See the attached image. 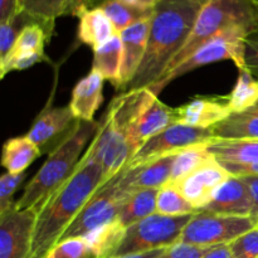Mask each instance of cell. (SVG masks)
<instances>
[{"label": "cell", "instance_id": "obj_5", "mask_svg": "<svg viewBox=\"0 0 258 258\" xmlns=\"http://www.w3.org/2000/svg\"><path fill=\"white\" fill-rule=\"evenodd\" d=\"M249 34L251 32L243 29V28H233V29L226 30L221 34L216 35L208 42L204 43L201 48H198L180 64L176 66L173 71L164 75L155 85L148 88H150L158 96L175 78L191 72L197 68L203 67V66L226 59L233 60L238 71L247 70L244 53H246V39Z\"/></svg>", "mask_w": 258, "mask_h": 258}, {"label": "cell", "instance_id": "obj_28", "mask_svg": "<svg viewBox=\"0 0 258 258\" xmlns=\"http://www.w3.org/2000/svg\"><path fill=\"white\" fill-rule=\"evenodd\" d=\"M98 8L105 12L117 34L139 20L151 17L154 13V10L150 12V10L139 9L126 3L125 0H103Z\"/></svg>", "mask_w": 258, "mask_h": 258}, {"label": "cell", "instance_id": "obj_41", "mask_svg": "<svg viewBox=\"0 0 258 258\" xmlns=\"http://www.w3.org/2000/svg\"><path fill=\"white\" fill-rule=\"evenodd\" d=\"M18 15V0H0V24Z\"/></svg>", "mask_w": 258, "mask_h": 258}, {"label": "cell", "instance_id": "obj_29", "mask_svg": "<svg viewBox=\"0 0 258 258\" xmlns=\"http://www.w3.org/2000/svg\"><path fill=\"white\" fill-rule=\"evenodd\" d=\"M208 144L204 145L191 146V148L184 149L180 153L176 154L175 160L173 164V171L169 184H175L186 175L193 173L194 170L203 166L204 164L214 160L213 155L208 151L207 148Z\"/></svg>", "mask_w": 258, "mask_h": 258}, {"label": "cell", "instance_id": "obj_37", "mask_svg": "<svg viewBox=\"0 0 258 258\" xmlns=\"http://www.w3.org/2000/svg\"><path fill=\"white\" fill-rule=\"evenodd\" d=\"M213 247H199L179 242L169 247L159 258H202Z\"/></svg>", "mask_w": 258, "mask_h": 258}, {"label": "cell", "instance_id": "obj_25", "mask_svg": "<svg viewBox=\"0 0 258 258\" xmlns=\"http://www.w3.org/2000/svg\"><path fill=\"white\" fill-rule=\"evenodd\" d=\"M126 228L116 219L83 236L93 258H112L120 246Z\"/></svg>", "mask_w": 258, "mask_h": 258}, {"label": "cell", "instance_id": "obj_15", "mask_svg": "<svg viewBox=\"0 0 258 258\" xmlns=\"http://www.w3.org/2000/svg\"><path fill=\"white\" fill-rule=\"evenodd\" d=\"M231 113L226 96H198L175 108L176 122L201 128L214 127Z\"/></svg>", "mask_w": 258, "mask_h": 258}, {"label": "cell", "instance_id": "obj_16", "mask_svg": "<svg viewBox=\"0 0 258 258\" xmlns=\"http://www.w3.org/2000/svg\"><path fill=\"white\" fill-rule=\"evenodd\" d=\"M151 17L139 20L135 24L130 25L118 34L121 37V40H122L123 47L121 90H127L128 85L133 82L141 62H143L146 48H148Z\"/></svg>", "mask_w": 258, "mask_h": 258}, {"label": "cell", "instance_id": "obj_3", "mask_svg": "<svg viewBox=\"0 0 258 258\" xmlns=\"http://www.w3.org/2000/svg\"><path fill=\"white\" fill-rule=\"evenodd\" d=\"M100 122L77 120L72 133L50 151L38 173L27 184L22 197L15 202L19 209H38L71 178L87 144L93 140Z\"/></svg>", "mask_w": 258, "mask_h": 258}, {"label": "cell", "instance_id": "obj_1", "mask_svg": "<svg viewBox=\"0 0 258 258\" xmlns=\"http://www.w3.org/2000/svg\"><path fill=\"white\" fill-rule=\"evenodd\" d=\"M102 184L101 165L83 155L71 178L38 209L30 258H45Z\"/></svg>", "mask_w": 258, "mask_h": 258}, {"label": "cell", "instance_id": "obj_43", "mask_svg": "<svg viewBox=\"0 0 258 258\" xmlns=\"http://www.w3.org/2000/svg\"><path fill=\"white\" fill-rule=\"evenodd\" d=\"M202 258H233L232 257L231 249L228 244H221V246H214L211 251L207 252Z\"/></svg>", "mask_w": 258, "mask_h": 258}, {"label": "cell", "instance_id": "obj_17", "mask_svg": "<svg viewBox=\"0 0 258 258\" xmlns=\"http://www.w3.org/2000/svg\"><path fill=\"white\" fill-rule=\"evenodd\" d=\"M252 197L246 181L241 176H231L214 193L203 211L226 216H252ZM202 211V209H201Z\"/></svg>", "mask_w": 258, "mask_h": 258}, {"label": "cell", "instance_id": "obj_9", "mask_svg": "<svg viewBox=\"0 0 258 258\" xmlns=\"http://www.w3.org/2000/svg\"><path fill=\"white\" fill-rule=\"evenodd\" d=\"M130 194L120 188L117 174L115 178L98 188V190L78 213L75 221L66 229L60 241L83 237L103 224L116 221Z\"/></svg>", "mask_w": 258, "mask_h": 258}, {"label": "cell", "instance_id": "obj_27", "mask_svg": "<svg viewBox=\"0 0 258 258\" xmlns=\"http://www.w3.org/2000/svg\"><path fill=\"white\" fill-rule=\"evenodd\" d=\"M226 98L232 113L254 107L258 103V80L248 70L239 71L236 85Z\"/></svg>", "mask_w": 258, "mask_h": 258}, {"label": "cell", "instance_id": "obj_6", "mask_svg": "<svg viewBox=\"0 0 258 258\" xmlns=\"http://www.w3.org/2000/svg\"><path fill=\"white\" fill-rule=\"evenodd\" d=\"M193 216L171 217L155 213L127 227L113 257L168 248L179 243L184 228Z\"/></svg>", "mask_w": 258, "mask_h": 258}, {"label": "cell", "instance_id": "obj_4", "mask_svg": "<svg viewBox=\"0 0 258 258\" xmlns=\"http://www.w3.org/2000/svg\"><path fill=\"white\" fill-rule=\"evenodd\" d=\"M257 25L258 3L253 0H208L202 7L188 40L164 75L173 71L216 35L233 28H243L252 33Z\"/></svg>", "mask_w": 258, "mask_h": 258}, {"label": "cell", "instance_id": "obj_18", "mask_svg": "<svg viewBox=\"0 0 258 258\" xmlns=\"http://www.w3.org/2000/svg\"><path fill=\"white\" fill-rule=\"evenodd\" d=\"M103 82L105 78L95 71L78 81L68 105L76 120L95 121V113L103 101Z\"/></svg>", "mask_w": 258, "mask_h": 258}, {"label": "cell", "instance_id": "obj_12", "mask_svg": "<svg viewBox=\"0 0 258 258\" xmlns=\"http://www.w3.org/2000/svg\"><path fill=\"white\" fill-rule=\"evenodd\" d=\"M231 176L214 159L171 185L175 186L194 208L201 211L208 206L217 189Z\"/></svg>", "mask_w": 258, "mask_h": 258}, {"label": "cell", "instance_id": "obj_44", "mask_svg": "<svg viewBox=\"0 0 258 258\" xmlns=\"http://www.w3.org/2000/svg\"><path fill=\"white\" fill-rule=\"evenodd\" d=\"M169 248V247H168ZM168 248H159V249H151V251L146 252H139V253H131L125 254V256L113 257V258H159Z\"/></svg>", "mask_w": 258, "mask_h": 258}, {"label": "cell", "instance_id": "obj_24", "mask_svg": "<svg viewBox=\"0 0 258 258\" xmlns=\"http://www.w3.org/2000/svg\"><path fill=\"white\" fill-rule=\"evenodd\" d=\"M216 139H251L258 140V106L233 112L212 127Z\"/></svg>", "mask_w": 258, "mask_h": 258}, {"label": "cell", "instance_id": "obj_46", "mask_svg": "<svg viewBox=\"0 0 258 258\" xmlns=\"http://www.w3.org/2000/svg\"><path fill=\"white\" fill-rule=\"evenodd\" d=\"M194 2L199 3V4H201V5H204L207 2H208V0H194Z\"/></svg>", "mask_w": 258, "mask_h": 258}, {"label": "cell", "instance_id": "obj_47", "mask_svg": "<svg viewBox=\"0 0 258 258\" xmlns=\"http://www.w3.org/2000/svg\"><path fill=\"white\" fill-rule=\"evenodd\" d=\"M253 2H256V3H258V0H253Z\"/></svg>", "mask_w": 258, "mask_h": 258}, {"label": "cell", "instance_id": "obj_48", "mask_svg": "<svg viewBox=\"0 0 258 258\" xmlns=\"http://www.w3.org/2000/svg\"><path fill=\"white\" fill-rule=\"evenodd\" d=\"M257 106H258V103H257Z\"/></svg>", "mask_w": 258, "mask_h": 258}, {"label": "cell", "instance_id": "obj_34", "mask_svg": "<svg viewBox=\"0 0 258 258\" xmlns=\"http://www.w3.org/2000/svg\"><path fill=\"white\" fill-rule=\"evenodd\" d=\"M233 258H258V227L228 244Z\"/></svg>", "mask_w": 258, "mask_h": 258}, {"label": "cell", "instance_id": "obj_32", "mask_svg": "<svg viewBox=\"0 0 258 258\" xmlns=\"http://www.w3.org/2000/svg\"><path fill=\"white\" fill-rule=\"evenodd\" d=\"M45 258H93L88 244L82 237L59 241Z\"/></svg>", "mask_w": 258, "mask_h": 258}, {"label": "cell", "instance_id": "obj_42", "mask_svg": "<svg viewBox=\"0 0 258 258\" xmlns=\"http://www.w3.org/2000/svg\"><path fill=\"white\" fill-rule=\"evenodd\" d=\"M241 178H243V180L246 181L249 193H251L252 203H253L252 216L258 218V176H241Z\"/></svg>", "mask_w": 258, "mask_h": 258}, {"label": "cell", "instance_id": "obj_10", "mask_svg": "<svg viewBox=\"0 0 258 258\" xmlns=\"http://www.w3.org/2000/svg\"><path fill=\"white\" fill-rule=\"evenodd\" d=\"M216 140L212 128L193 127L184 123H174L160 134L149 139L133 158L128 166H136L160 156L176 154L184 149L204 145Z\"/></svg>", "mask_w": 258, "mask_h": 258}, {"label": "cell", "instance_id": "obj_13", "mask_svg": "<svg viewBox=\"0 0 258 258\" xmlns=\"http://www.w3.org/2000/svg\"><path fill=\"white\" fill-rule=\"evenodd\" d=\"M76 117L70 106L45 108L39 113L27 136L43 153L53 151L75 127Z\"/></svg>", "mask_w": 258, "mask_h": 258}, {"label": "cell", "instance_id": "obj_26", "mask_svg": "<svg viewBox=\"0 0 258 258\" xmlns=\"http://www.w3.org/2000/svg\"><path fill=\"white\" fill-rule=\"evenodd\" d=\"M159 189H144L131 193L126 199L117 221L125 228L156 213V198Z\"/></svg>", "mask_w": 258, "mask_h": 258}, {"label": "cell", "instance_id": "obj_35", "mask_svg": "<svg viewBox=\"0 0 258 258\" xmlns=\"http://www.w3.org/2000/svg\"><path fill=\"white\" fill-rule=\"evenodd\" d=\"M25 173L13 174V173H4L0 178V213L9 209L13 204L15 203L13 201L15 191L20 186V184L24 181Z\"/></svg>", "mask_w": 258, "mask_h": 258}, {"label": "cell", "instance_id": "obj_8", "mask_svg": "<svg viewBox=\"0 0 258 258\" xmlns=\"http://www.w3.org/2000/svg\"><path fill=\"white\" fill-rule=\"evenodd\" d=\"M138 150L127 134L106 111L95 138L83 155L100 164L105 184L127 168Z\"/></svg>", "mask_w": 258, "mask_h": 258}, {"label": "cell", "instance_id": "obj_14", "mask_svg": "<svg viewBox=\"0 0 258 258\" xmlns=\"http://www.w3.org/2000/svg\"><path fill=\"white\" fill-rule=\"evenodd\" d=\"M176 154L160 156L136 166H127L118 173V185L126 193L144 189H161L168 185Z\"/></svg>", "mask_w": 258, "mask_h": 258}, {"label": "cell", "instance_id": "obj_45", "mask_svg": "<svg viewBox=\"0 0 258 258\" xmlns=\"http://www.w3.org/2000/svg\"><path fill=\"white\" fill-rule=\"evenodd\" d=\"M128 4L134 5V7L139 8L143 10H154L156 5L160 3V0H125Z\"/></svg>", "mask_w": 258, "mask_h": 258}, {"label": "cell", "instance_id": "obj_38", "mask_svg": "<svg viewBox=\"0 0 258 258\" xmlns=\"http://www.w3.org/2000/svg\"><path fill=\"white\" fill-rule=\"evenodd\" d=\"M244 60L247 70L258 80V25L246 39Z\"/></svg>", "mask_w": 258, "mask_h": 258}, {"label": "cell", "instance_id": "obj_40", "mask_svg": "<svg viewBox=\"0 0 258 258\" xmlns=\"http://www.w3.org/2000/svg\"><path fill=\"white\" fill-rule=\"evenodd\" d=\"M103 0H68V15L80 17L83 12L98 8Z\"/></svg>", "mask_w": 258, "mask_h": 258}, {"label": "cell", "instance_id": "obj_30", "mask_svg": "<svg viewBox=\"0 0 258 258\" xmlns=\"http://www.w3.org/2000/svg\"><path fill=\"white\" fill-rule=\"evenodd\" d=\"M50 37L52 35L40 24L28 23L27 25L23 27L12 52L7 55L5 59L17 57V55L28 54V53H40V54H44V45L50 39ZM4 60H2V62H4Z\"/></svg>", "mask_w": 258, "mask_h": 258}, {"label": "cell", "instance_id": "obj_2", "mask_svg": "<svg viewBox=\"0 0 258 258\" xmlns=\"http://www.w3.org/2000/svg\"><path fill=\"white\" fill-rule=\"evenodd\" d=\"M202 7L194 0H160L151 17L145 55L127 90L150 87L163 77L188 40Z\"/></svg>", "mask_w": 258, "mask_h": 258}, {"label": "cell", "instance_id": "obj_39", "mask_svg": "<svg viewBox=\"0 0 258 258\" xmlns=\"http://www.w3.org/2000/svg\"><path fill=\"white\" fill-rule=\"evenodd\" d=\"M232 176H258L257 164H231L219 163Z\"/></svg>", "mask_w": 258, "mask_h": 258}, {"label": "cell", "instance_id": "obj_19", "mask_svg": "<svg viewBox=\"0 0 258 258\" xmlns=\"http://www.w3.org/2000/svg\"><path fill=\"white\" fill-rule=\"evenodd\" d=\"M123 47L118 34L113 35L105 44L93 50L92 70L100 73L105 81L112 83L116 90H121Z\"/></svg>", "mask_w": 258, "mask_h": 258}, {"label": "cell", "instance_id": "obj_31", "mask_svg": "<svg viewBox=\"0 0 258 258\" xmlns=\"http://www.w3.org/2000/svg\"><path fill=\"white\" fill-rule=\"evenodd\" d=\"M198 209L194 208L180 191L171 184L159 189L158 198H156V213L164 216H189V214L198 213Z\"/></svg>", "mask_w": 258, "mask_h": 258}, {"label": "cell", "instance_id": "obj_11", "mask_svg": "<svg viewBox=\"0 0 258 258\" xmlns=\"http://www.w3.org/2000/svg\"><path fill=\"white\" fill-rule=\"evenodd\" d=\"M35 223L37 211L15 203L0 213V258H30Z\"/></svg>", "mask_w": 258, "mask_h": 258}, {"label": "cell", "instance_id": "obj_36", "mask_svg": "<svg viewBox=\"0 0 258 258\" xmlns=\"http://www.w3.org/2000/svg\"><path fill=\"white\" fill-rule=\"evenodd\" d=\"M44 59L45 55L40 53H28V54L8 58L4 62H0V76L3 78L7 73L13 72V71H24Z\"/></svg>", "mask_w": 258, "mask_h": 258}, {"label": "cell", "instance_id": "obj_22", "mask_svg": "<svg viewBox=\"0 0 258 258\" xmlns=\"http://www.w3.org/2000/svg\"><path fill=\"white\" fill-rule=\"evenodd\" d=\"M18 14L40 24L52 35L55 20L68 15V0H18Z\"/></svg>", "mask_w": 258, "mask_h": 258}, {"label": "cell", "instance_id": "obj_7", "mask_svg": "<svg viewBox=\"0 0 258 258\" xmlns=\"http://www.w3.org/2000/svg\"><path fill=\"white\" fill-rule=\"evenodd\" d=\"M257 227L258 218L253 216H226L202 209L188 222L179 242L199 247L229 244Z\"/></svg>", "mask_w": 258, "mask_h": 258}, {"label": "cell", "instance_id": "obj_21", "mask_svg": "<svg viewBox=\"0 0 258 258\" xmlns=\"http://www.w3.org/2000/svg\"><path fill=\"white\" fill-rule=\"evenodd\" d=\"M218 163L257 164L258 140L251 139H216L207 145Z\"/></svg>", "mask_w": 258, "mask_h": 258}, {"label": "cell", "instance_id": "obj_33", "mask_svg": "<svg viewBox=\"0 0 258 258\" xmlns=\"http://www.w3.org/2000/svg\"><path fill=\"white\" fill-rule=\"evenodd\" d=\"M30 23L27 18L18 14L12 20L0 24V62L7 58V55L12 52L15 42H17L19 33L23 27Z\"/></svg>", "mask_w": 258, "mask_h": 258}, {"label": "cell", "instance_id": "obj_20", "mask_svg": "<svg viewBox=\"0 0 258 258\" xmlns=\"http://www.w3.org/2000/svg\"><path fill=\"white\" fill-rule=\"evenodd\" d=\"M78 40L92 48L93 50L100 48L113 35L117 34L113 24L101 8L86 10L78 17Z\"/></svg>", "mask_w": 258, "mask_h": 258}, {"label": "cell", "instance_id": "obj_23", "mask_svg": "<svg viewBox=\"0 0 258 258\" xmlns=\"http://www.w3.org/2000/svg\"><path fill=\"white\" fill-rule=\"evenodd\" d=\"M39 155H42V151L27 135L18 136L5 141L3 146L2 164L8 173H25L30 164Z\"/></svg>", "mask_w": 258, "mask_h": 258}]
</instances>
